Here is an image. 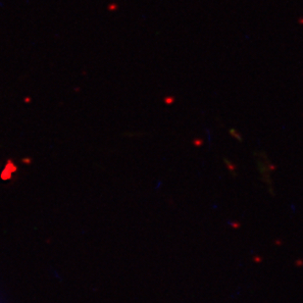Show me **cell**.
Wrapping results in <instances>:
<instances>
[{
    "instance_id": "1",
    "label": "cell",
    "mask_w": 303,
    "mask_h": 303,
    "mask_svg": "<svg viewBox=\"0 0 303 303\" xmlns=\"http://www.w3.org/2000/svg\"><path fill=\"white\" fill-rule=\"evenodd\" d=\"M230 135H232V138H235V139H237V140H238V141L242 140V138H241L240 135L235 130H232H232H230Z\"/></svg>"
},
{
    "instance_id": "2",
    "label": "cell",
    "mask_w": 303,
    "mask_h": 303,
    "mask_svg": "<svg viewBox=\"0 0 303 303\" xmlns=\"http://www.w3.org/2000/svg\"><path fill=\"white\" fill-rule=\"evenodd\" d=\"M174 100H175V98H174L173 96H168V97H166L164 99V102L167 104H172L174 102Z\"/></svg>"
},
{
    "instance_id": "3",
    "label": "cell",
    "mask_w": 303,
    "mask_h": 303,
    "mask_svg": "<svg viewBox=\"0 0 303 303\" xmlns=\"http://www.w3.org/2000/svg\"><path fill=\"white\" fill-rule=\"evenodd\" d=\"M108 9H109V10H115V9H117V4H111V5H109V6H108Z\"/></svg>"
},
{
    "instance_id": "4",
    "label": "cell",
    "mask_w": 303,
    "mask_h": 303,
    "mask_svg": "<svg viewBox=\"0 0 303 303\" xmlns=\"http://www.w3.org/2000/svg\"><path fill=\"white\" fill-rule=\"evenodd\" d=\"M26 101H27V102H29V101H31V98H26Z\"/></svg>"
}]
</instances>
